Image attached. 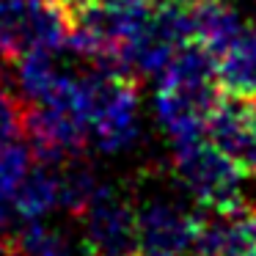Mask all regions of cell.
Here are the masks:
<instances>
[{
    "label": "cell",
    "instance_id": "277c9868",
    "mask_svg": "<svg viewBox=\"0 0 256 256\" xmlns=\"http://www.w3.org/2000/svg\"><path fill=\"white\" fill-rule=\"evenodd\" d=\"M223 100L220 86H157L154 118L171 146L204 138L206 122Z\"/></svg>",
    "mask_w": 256,
    "mask_h": 256
},
{
    "label": "cell",
    "instance_id": "9c48e42d",
    "mask_svg": "<svg viewBox=\"0 0 256 256\" xmlns=\"http://www.w3.org/2000/svg\"><path fill=\"white\" fill-rule=\"evenodd\" d=\"M25 140V102L0 86V154Z\"/></svg>",
    "mask_w": 256,
    "mask_h": 256
},
{
    "label": "cell",
    "instance_id": "3957f363",
    "mask_svg": "<svg viewBox=\"0 0 256 256\" xmlns=\"http://www.w3.org/2000/svg\"><path fill=\"white\" fill-rule=\"evenodd\" d=\"M201 218L168 196H149L135 206V256H188L196 248Z\"/></svg>",
    "mask_w": 256,
    "mask_h": 256
},
{
    "label": "cell",
    "instance_id": "8992f818",
    "mask_svg": "<svg viewBox=\"0 0 256 256\" xmlns=\"http://www.w3.org/2000/svg\"><path fill=\"white\" fill-rule=\"evenodd\" d=\"M190 25H193V42L220 58L248 30L250 20L232 0H201L190 6Z\"/></svg>",
    "mask_w": 256,
    "mask_h": 256
},
{
    "label": "cell",
    "instance_id": "7a4b0ae2",
    "mask_svg": "<svg viewBox=\"0 0 256 256\" xmlns=\"http://www.w3.org/2000/svg\"><path fill=\"white\" fill-rule=\"evenodd\" d=\"M72 17L52 0H0V44L8 58L66 47Z\"/></svg>",
    "mask_w": 256,
    "mask_h": 256
},
{
    "label": "cell",
    "instance_id": "52a82bcc",
    "mask_svg": "<svg viewBox=\"0 0 256 256\" xmlns=\"http://www.w3.org/2000/svg\"><path fill=\"white\" fill-rule=\"evenodd\" d=\"M14 256H91L83 232L74 234L69 226L47 218L17 223L12 240Z\"/></svg>",
    "mask_w": 256,
    "mask_h": 256
},
{
    "label": "cell",
    "instance_id": "30bf717a",
    "mask_svg": "<svg viewBox=\"0 0 256 256\" xmlns=\"http://www.w3.org/2000/svg\"><path fill=\"white\" fill-rule=\"evenodd\" d=\"M6 61H8V52L3 50V44H0V78H3V72H6Z\"/></svg>",
    "mask_w": 256,
    "mask_h": 256
},
{
    "label": "cell",
    "instance_id": "6da1fadb",
    "mask_svg": "<svg viewBox=\"0 0 256 256\" xmlns=\"http://www.w3.org/2000/svg\"><path fill=\"white\" fill-rule=\"evenodd\" d=\"M171 162L176 179L196 204L206 210H228L245 201L242 188L248 174L206 135L171 146Z\"/></svg>",
    "mask_w": 256,
    "mask_h": 256
},
{
    "label": "cell",
    "instance_id": "ba28073f",
    "mask_svg": "<svg viewBox=\"0 0 256 256\" xmlns=\"http://www.w3.org/2000/svg\"><path fill=\"white\" fill-rule=\"evenodd\" d=\"M218 80L223 94L256 100V22L218 58Z\"/></svg>",
    "mask_w": 256,
    "mask_h": 256
},
{
    "label": "cell",
    "instance_id": "5b68a950",
    "mask_svg": "<svg viewBox=\"0 0 256 256\" xmlns=\"http://www.w3.org/2000/svg\"><path fill=\"white\" fill-rule=\"evenodd\" d=\"M80 218L91 256H135V206L110 184H102Z\"/></svg>",
    "mask_w": 256,
    "mask_h": 256
}]
</instances>
